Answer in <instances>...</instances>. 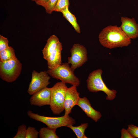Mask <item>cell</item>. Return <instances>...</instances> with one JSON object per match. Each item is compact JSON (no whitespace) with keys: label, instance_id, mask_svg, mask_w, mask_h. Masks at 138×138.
Masks as SVG:
<instances>
[{"label":"cell","instance_id":"1","mask_svg":"<svg viewBox=\"0 0 138 138\" xmlns=\"http://www.w3.org/2000/svg\"><path fill=\"white\" fill-rule=\"evenodd\" d=\"M99 39L102 45L110 49L127 46L131 43V39L117 25H109L103 29Z\"/></svg>","mask_w":138,"mask_h":138},{"label":"cell","instance_id":"2","mask_svg":"<svg viewBox=\"0 0 138 138\" xmlns=\"http://www.w3.org/2000/svg\"><path fill=\"white\" fill-rule=\"evenodd\" d=\"M102 73L101 69H98L89 74L86 81L88 89L92 92L102 91L107 95V100H113L116 96L117 91L114 89L110 90L107 86L102 78Z\"/></svg>","mask_w":138,"mask_h":138},{"label":"cell","instance_id":"3","mask_svg":"<svg viewBox=\"0 0 138 138\" xmlns=\"http://www.w3.org/2000/svg\"><path fill=\"white\" fill-rule=\"evenodd\" d=\"M68 88L65 83H56L51 88V94L50 108L55 114H59L64 110V102Z\"/></svg>","mask_w":138,"mask_h":138},{"label":"cell","instance_id":"4","mask_svg":"<svg viewBox=\"0 0 138 138\" xmlns=\"http://www.w3.org/2000/svg\"><path fill=\"white\" fill-rule=\"evenodd\" d=\"M27 114L29 118L42 122L51 129H55L63 126L67 127L69 125H74L75 120L72 117L68 115L59 117H51L41 116L28 111Z\"/></svg>","mask_w":138,"mask_h":138},{"label":"cell","instance_id":"5","mask_svg":"<svg viewBox=\"0 0 138 138\" xmlns=\"http://www.w3.org/2000/svg\"><path fill=\"white\" fill-rule=\"evenodd\" d=\"M74 71L70 66L68 63H63L52 69H49L47 73L52 77L65 84H70L77 87L80 84L79 78L74 74Z\"/></svg>","mask_w":138,"mask_h":138},{"label":"cell","instance_id":"6","mask_svg":"<svg viewBox=\"0 0 138 138\" xmlns=\"http://www.w3.org/2000/svg\"><path fill=\"white\" fill-rule=\"evenodd\" d=\"M22 68V64L18 59L5 62L0 61V77L7 82H13L19 76Z\"/></svg>","mask_w":138,"mask_h":138},{"label":"cell","instance_id":"7","mask_svg":"<svg viewBox=\"0 0 138 138\" xmlns=\"http://www.w3.org/2000/svg\"><path fill=\"white\" fill-rule=\"evenodd\" d=\"M71 56L68 58V63L74 71L83 65L88 60L87 50L84 46L78 43L74 44L70 49Z\"/></svg>","mask_w":138,"mask_h":138},{"label":"cell","instance_id":"8","mask_svg":"<svg viewBox=\"0 0 138 138\" xmlns=\"http://www.w3.org/2000/svg\"><path fill=\"white\" fill-rule=\"evenodd\" d=\"M50 77L47 71L38 72L33 70L32 72L30 83L27 90L30 95H32L35 93L47 87L50 84L49 80Z\"/></svg>","mask_w":138,"mask_h":138},{"label":"cell","instance_id":"9","mask_svg":"<svg viewBox=\"0 0 138 138\" xmlns=\"http://www.w3.org/2000/svg\"><path fill=\"white\" fill-rule=\"evenodd\" d=\"M77 86L72 85L68 88L66 91L64 102L65 113L64 115H68L71 112L72 108L77 104L79 96Z\"/></svg>","mask_w":138,"mask_h":138},{"label":"cell","instance_id":"10","mask_svg":"<svg viewBox=\"0 0 138 138\" xmlns=\"http://www.w3.org/2000/svg\"><path fill=\"white\" fill-rule=\"evenodd\" d=\"M51 94V88H45L32 95L30 99V104L39 107L50 105Z\"/></svg>","mask_w":138,"mask_h":138},{"label":"cell","instance_id":"11","mask_svg":"<svg viewBox=\"0 0 138 138\" xmlns=\"http://www.w3.org/2000/svg\"><path fill=\"white\" fill-rule=\"evenodd\" d=\"M122 24L120 27L126 35L130 39H135L138 37V24L134 18L122 17Z\"/></svg>","mask_w":138,"mask_h":138},{"label":"cell","instance_id":"12","mask_svg":"<svg viewBox=\"0 0 138 138\" xmlns=\"http://www.w3.org/2000/svg\"><path fill=\"white\" fill-rule=\"evenodd\" d=\"M77 105L82 109L87 117L96 122L101 117L100 112L95 110L91 106L89 100L85 97H79Z\"/></svg>","mask_w":138,"mask_h":138},{"label":"cell","instance_id":"13","mask_svg":"<svg viewBox=\"0 0 138 138\" xmlns=\"http://www.w3.org/2000/svg\"><path fill=\"white\" fill-rule=\"evenodd\" d=\"M62 49V44L60 42L47 60L49 69H54L62 64L61 54Z\"/></svg>","mask_w":138,"mask_h":138},{"label":"cell","instance_id":"14","mask_svg":"<svg viewBox=\"0 0 138 138\" xmlns=\"http://www.w3.org/2000/svg\"><path fill=\"white\" fill-rule=\"evenodd\" d=\"M60 42L58 37L53 35L50 36L42 51L44 59L47 60L50 54L56 49Z\"/></svg>","mask_w":138,"mask_h":138},{"label":"cell","instance_id":"15","mask_svg":"<svg viewBox=\"0 0 138 138\" xmlns=\"http://www.w3.org/2000/svg\"><path fill=\"white\" fill-rule=\"evenodd\" d=\"M68 7H66L61 12L63 17L72 25L76 31L80 33V27L77 22L76 18L75 15L70 12Z\"/></svg>","mask_w":138,"mask_h":138},{"label":"cell","instance_id":"16","mask_svg":"<svg viewBox=\"0 0 138 138\" xmlns=\"http://www.w3.org/2000/svg\"><path fill=\"white\" fill-rule=\"evenodd\" d=\"M0 61L2 62L17 59L15 55L14 50L11 46L0 51Z\"/></svg>","mask_w":138,"mask_h":138},{"label":"cell","instance_id":"17","mask_svg":"<svg viewBox=\"0 0 138 138\" xmlns=\"http://www.w3.org/2000/svg\"><path fill=\"white\" fill-rule=\"evenodd\" d=\"M88 126V123H82L78 126L69 125L67 127L72 130L77 138H87V137L85 134V132Z\"/></svg>","mask_w":138,"mask_h":138},{"label":"cell","instance_id":"18","mask_svg":"<svg viewBox=\"0 0 138 138\" xmlns=\"http://www.w3.org/2000/svg\"><path fill=\"white\" fill-rule=\"evenodd\" d=\"M56 129L49 128L48 127L41 128L39 132V136L40 138H59V137L56 133Z\"/></svg>","mask_w":138,"mask_h":138},{"label":"cell","instance_id":"19","mask_svg":"<svg viewBox=\"0 0 138 138\" xmlns=\"http://www.w3.org/2000/svg\"><path fill=\"white\" fill-rule=\"evenodd\" d=\"M70 5L69 0H58L54 7L53 11L61 12Z\"/></svg>","mask_w":138,"mask_h":138},{"label":"cell","instance_id":"20","mask_svg":"<svg viewBox=\"0 0 138 138\" xmlns=\"http://www.w3.org/2000/svg\"><path fill=\"white\" fill-rule=\"evenodd\" d=\"M27 130L26 126L25 124L21 125L18 127L17 133L14 138H26Z\"/></svg>","mask_w":138,"mask_h":138},{"label":"cell","instance_id":"21","mask_svg":"<svg viewBox=\"0 0 138 138\" xmlns=\"http://www.w3.org/2000/svg\"><path fill=\"white\" fill-rule=\"evenodd\" d=\"M39 132L33 127L28 126L27 129L26 138H37Z\"/></svg>","mask_w":138,"mask_h":138},{"label":"cell","instance_id":"22","mask_svg":"<svg viewBox=\"0 0 138 138\" xmlns=\"http://www.w3.org/2000/svg\"><path fill=\"white\" fill-rule=\"evenodd\" d=\"M8 41L7 38L0 35V51L8 48Z\"/></svg>","mask_w":138,"mask_h":138},{"label":"cell","instance_id":"23","mask_svg":"<svg viewBox=\"0 0 138 138\" xmlns=\"http://www.w3.org/2000/svg\"><path fill=\"white\" fill-rule=\"evenodd\" d=\"M133 138H138V127L132 124H129L127 129Z\"/></svg>","mask_w":138,"mask_h":138},{"label":"cell","instance_id":"24","mask_svg":"<svg viewBox=\"0 0 138 138\" xmlns=\"http://www.w3.org/2000/svg\"><path fill=\"white\" fill-rule=\"evenodd\" d=\"M58 0H50L44 8L46 12L49 14H51L53 11V9Z\"/></svg>","mask_w":138,"mask_h":138},{"label":"cell","instance_id":"25","mask_svg":"<svg viewBox=\"0 0 138 138\" xmlns=\"http://www.w3.org/2000/svg\"><path fill=\"white\" fill-rule=\"evenodd\" d=\"M120 132L121 133V138H133L127 130L123 128Z\"/></svg>","mask_w":138,"mask_h":138},{"label":"cell","instance_id":"26","mask_svg":"<svg viewBox=\"0 0 138 138\" xmlns=\"http://www.w3.org/2000/svg\"><path fill=\"white\" fill-rule=\"evenodd\" d=\"M50 0H35L34 1L37 5L42 6L44 8L48 4Z\"/></svg>","mask_w":138,"mask_h":138},{"label":"cell","instance_id":"27","mask_svg":"<svg viewBox=\"0 0 138 138\" xmlns=\"http://www.w3.org/2000/svg\"><path fill=\"white\" fill-rule=\"evenodd\" d=\"M32 1H34L35 0H32Z\"/></svg>","mask_w":138,"mask_h":138}]
</instances>
